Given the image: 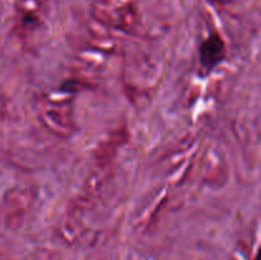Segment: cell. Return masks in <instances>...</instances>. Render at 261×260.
<instances>
[{
  "label": "cell",
  "mask_w": 261,
  "mask_h": 260,
  "mask_svg": "<svg viewBox=\"0 0 261 260\" xmlns=\"http://www.w3.org/2000/svg\"><path fill=\"white\" fill-rule=\"evenodd\" d=\"M224 47L223 40L218 35H212L208 40L201 43L200 47V60L205 68L212 69L223 59Z\"/></svg>",
  "instance_id": "1"
}]
</instances>
